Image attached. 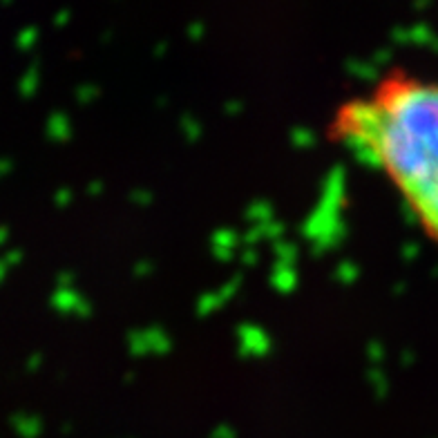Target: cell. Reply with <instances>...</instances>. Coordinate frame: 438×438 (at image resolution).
<instances>
[{
	"mask_svg": "<svg viewBox=\"0 0 438 438\" xmlns=\"http://www.w3.org/2000/svg\"><path fill=\"white\" fill-rule=\"evenodd\" d=\"M328 137L380 170L438 246V79L385 69L367 92L338 103Z\"/></svg>",
	"mask_w": 438,
	"mask_h": 438,
	"instance_id": "1",
	"label": "cell"
}]
</instances>
